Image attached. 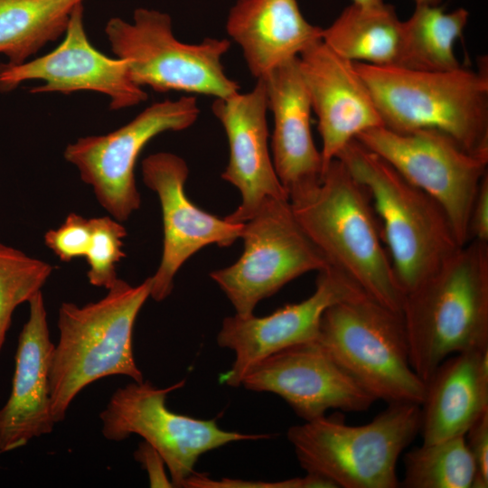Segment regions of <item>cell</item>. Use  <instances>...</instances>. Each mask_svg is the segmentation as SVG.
Returning <instances> with one entry per match:
<instances>
[{"label": "cell", "mask_w": 488, "mask_h": 488, "mask_svg": "<svg viewBox=\"0 0 488 488\" xmlns=\"http://www.w3.org/2000/svg\"><path fill=\"white\" fill-rule=\"evenodd\" d=\"M183 385L181 380L160 389L149 381H134L117 389L99 415L107 439L122 441L136 434L153 446L163 457L174 487H183L202 454L232 442L271 437L227 431L214 418L200 419L168 409V393Z\"/></svg>", "instance_id": "obj_10"}, {"label": "cell", "mask_w": 488, "mask_h": 488, "mask_svg": "<svg viewBox=\"0 0 488 488\" xmlns=\"http://www.w3.org/2000/svg\"><path fill=\"white\" fill-rule=\"evenodd\" d=\"M52 266L0 243V353L15 308L46 283Z\"/></svg>", "instance_id": "obj_27"}, {"label": "cell", "mask_w": 488, "mask_h": 488, "mask_svg": "<svg viewBox=\"0 0 488 488\" xmlns=\"http://www.w3.org/2000/svg\"><path fill=\"white\" fill-rule=\"evenodd\" d=\"M240 238V258L210 274L240 316L253 314L262 299L293 279L329 265L298 224L288 199L265 200L244 222Z\"/></svg>", "instance_id": "obj_9"}, {"label": "cell", "mask_w": 488, "mask_h": 488, "mask_svg": "<svg viewBox=\"0 0 488 488\" xmlns=\"http://www.w3.org/2000/svg\"><path fill=\"white\" fill-rule=\"evenodd\" d=\"M316 341L376 401H423L401 314L361 294L324 311Z\"/></svg>", "instance_id": "obj_7"}, {"label": "cell", "mask_w": 488, "mask_h": 488, "mask_svg": "<svg viewBox=\"0 0 488 488\" xmlns=\"http://www.w3.org/2000/svg\"><path fill=\"white\" fill-rule=\"evenodd\" d=\"M469 12L457 8L445 12L439 5H418L411 16L402 21V52L398 67L425 71L459 68L454 46L463 36Z\"/></svg>", "instance_id": "obj_25"}, {"label": "cell", "mask_w": 488, "mask_h": 488, "mask_svg": "<svg viewBox=\"0 0 488 488\" xmlns=\"http://www.w3.org/2000/svg\"><path fill=\"white\" fill-rule=\"evenodd\" d=\"M111 51L126 61L132 80L155 91H183L226 98L239 91L221 60L228 39L206 38L190 44L175 38L172 18L157 10L138 8L133 22L111 18L105 27Z\"/></svg>", "instance_id": "obj_8"}, {"label": "cell", "mask_w": 488, "mask_h": 488, "mask_svg": "<svg viewBox=\"0 0 488 488\" xmlns=\"http://www.w3.org/2000/svg\"><path fill=\"white\" fill-rule=\"evenodd\" d=\"M240 386L279 396L305 421L329 409L364 412L376 401L317 341L262 359L247 371Z\"/></svg>", "instance_id": "obj_15"}, {"label": "cell", "mask_w": 488, "mask_h": 488, "mask_svg": "<svg viewBox=\"0 0 488 488\" xmlns=\"http://www.w3.org/2000/svg\"><path fill=\"white\" fill-rule=\"evenodd\" d=\"M488 242V174L482 180L474 199L468 225V242Z\"/></svg>", "instance_id": "obj_32"}, {"label": "cell", "mask_w": 488, "mask_h": 488, "mask_svg": "<svg viewBox=\"0 0 488 488\" xmlns=\"http://www.w3.org/2000/svg\"><path fill=\"white\" fill-rule=\"evenodd\" d=\"M151 277L133 286L117 278L97 302L61 305L59 339L50 371V393L56 423L64 419L75 397L88 385L108 376L142 382L133 352L136 319L150 297Z\"/></svg>", "instance_id": "obj_4"}, {"label": "cell", "mask_w": 488, "mask_h": 488, "mask_svg": "<svg viewBox=\"0 0 488 488\" xmlns=\"http://www.w3.org/2000/svg\"><path fill=\"white\" fill-rule=\"evenodd\" d=\"M83 3L73 10L62 42L52 52L21 64H0V91L14 89L29 80L43 84L32 93L95 91L107 95L118 110L146 100L147 94L131 79L126 61L99 52L89 41Z\"/></svg>", "instance_id": "obj_14"}, {"label": "cell", "mask_w": 488, "mask_h": 488, "mask_svg": "<svg viewBox=\"0 0 488 488\" xmlns=\"http://www.w3.org/2000/svg\"><path fill=\"white\" fill-rule=\"evenodd\" d=\"M402 318L425 383L449 356L488 346V242L470 240L407 292Z\"/></svg>", "instance_id": "obj_2"}, {"label": "cell", "mask_w": 488, "mask_h": 488, "mask_svg": "<svg viewBox=\"0 0 488 488\" xmlns=\"http://www.w3.org/2000/svg\"><path fill=\"white\" fill-rule=\"evenodd\" d=\"M212 113L229 144V162L221 174L241 194V202L225 219L244 223L268 198L288 199L276 173L268 148L267 99L258 79L252 90L215 99Z\"/></svg>", "instance_id": "obj_17"}, {"label": "cell", "mask_w": 488, "mask_h": 488, "mask_svg": "<svg viewBox=\"0 0 488 488\" xmlns=\"http://www.w3.org/2000/svg\"><path fill=\"white\" fill-rule=\"evenodd\" d=\"M260 80L266 89L268 109L274 116L273 164L289 195L319 182L323 173L321 153L314 145L311 130L312 107L298 56L275 67Z\"/></svg>", "instance_id": "obj_20"}, {"label": "cell", "mask_w": 488, "mask_h": 488, "mask_svg": "<svg viewBox=\"0 0 488 488\" xmlns=\"http://www.w3.org/2000/svg\"><path fill=\"white\" fill-rule=\"evenodd\" d=\"M419 428V405L403 402L388 404L363 425L324 415L292 426L286 436L301 467L335 488H397L399 459Z\"/></svg>", "instance_id": "obj_6"}, {"label": "cell", "mask_w": 488, "mask_h": 488, "mask_svg": "<svg viewBox=\"0 0 488 488\" xmlns=\"http://www.w3.org/2000/svg\"><path fill=\"white\" fill-rule=\"evenodd\" d=\"M298 61L318 119L324 172L359 134L383 125L353 62L337 55L322 39L303 51Z\"/></svg>", "instance_id": "obj_18"}, {"label": "cell", "mask_w": 488, "mask_h": 488, "mask_svg": "<svg viewBox=\"0 0 488 488\" xmlns=\"http://www.w3.org/2000/svg\"><path fill=\"white\" fill-rule=\"evenodd\" d=\"M298 224L330 266L368 296L402 314L405 293L384 248L370 193L338 158L319 182L288 195Z\"/></svg>", "instance_id": "obj_1"}, {"label": "cell", "mask_w": 488, "mask_h": 488, "mask_svg": "<svg viewBox=\"0 0 488 488\" xmlns=\"http://www.w3.org/2000/svg\"><path fill=\"white\" fill-rule=\"evenodd\" d=\"M365 294L349 277L328 265L318 271L314 293L306 299L286 305L257 317L235 314L224 318L217 343L235 354L220 382L239 387L247 371L262 359L283 349L317 340L324 311L345 299Z\"/></svg>", "instance_id": "obj_13"}, {"label": "cell", "mask_w": 488, "mask_h": 488, "mask_svg": "<svg viewBox=\"0 0 488 488\" xmlns=\"http://www.w3.org/2000/svg\"><path fill=\"white\" fill-rule=\"evenodd\" d=\"M84 0H0V53L21 64L65 33Z\"/></svg>", "instance_id": "obj_24"}, {"label": "cell", "mask_w": 488, "mask_h": 488, "mask_svg": "<svg viewBox=\"0 0 488 488\" xmlns=\"http://www.w3.org/2000/svg\"><path fill=\"white\" fill-rule=\"evenodd\" d=\"M199 114L193 97L156 102L111 133L80 137L68 145L64 157L92 187L99 204L122 222L140 207L135 166L145 145L161 133L188 128Z\"/></svg>", "instance_id": "obj_12"}, {"label": "cell", "mask_w": 488, "mask_h": 488, "mask_svg": "<svg viewBox=\"0 0 488 488\" xmlns=\"http://www.w3.org/2000/svg\"><path fill=\"white\" fill-rule=\"evenodd\" d=\"M352 4L363 6H376L382 5L384 0H352Z\"/></svg>", "instance_id": "obj_34"}, {"label": "cell", "mask_w": 488, "mask_h": 488, "mask_svg": "<svg viewBox=\"0 0 488 488\" xmlns=\"http://www.w3.org/2000/svg\"><path fill=\"white\" fill-rule=\"evenodd\" d=\"M188 174L186 162L172 153L153 154L142 162L144 183L156 192L163 218L162 258L151 277L150 297L156 302L172 293L174 276L191 256L208 245L230 246L243 230L244 223L220 219L188 199L184 191Z\"/></svg>", "instance_id": "obj_16"}, {"label": "cell", "mask_w": 488, "mask_h": 488, "mask_svg": "<svg viewBox=\"0 0 488 488\" xmlns=\"http://www.w3.org/2000/svg\"><path fill=\"white\" fill-rule=\"evenodd\" d=\"M356 139L435 199L447 215L458 244L468 242L470 211L488 174V156L469 153L434 130L396 132L380 126Z\"/></svg>", "instance_id": "obj_11"}, {"label": "cell", "mask_w": 488, "mask_h": 488, "mask_svg": "<svg viewBox=\"0 0 488 488\" xmlns=\"http://www.w3.org/2000/svg\"><path fill=\"white\" fill-rule=\"evenodd\" d=\"M467 448L474 464L473 488L488 487V411L483 414L465 435Z\"/></svg>", "instance_id": "obj_31"}, {"label": "cell", "mask_w": 488, "mask_h": 488, "mask_svg": "<svg viewBox=\"0 0 488 488\" xmlns=\"http://www.w3.org/2000/svg\"><path fill=\"white\" fill-rule=\"evenodd\" d=\"M405 488H473L475 469L465 436L424 444L403 453Z\"/></svg>", "instance_id": "obj_26"}, {"label": "cell", "mask_w": 488, "mask_h": 488, "mask_svg": "<svg viewBox=\"0 0 488 488\" xmlns=\"http://www.w3.org/2000/svg\"><path fill=\"white\" fill-rule=\"evenodd\" d=\"M336 158L370 193L383 242L405 294L461 247L439 203L356 138Z\"/></svg>", "instance_id": "obj_5"}, {"label": "cell", "mask_w": 488, "mask_h": 488, "mask_svg": "<svg viewBox=\"0 0 488 488\" xmlns=\"http://www.w3.org/2000/svg\"><path fill=\"white\" fill-rule=\"evenodd\" d=\"M185 488H334L327 479L306 473L304 477H295L276 482L248 481L222 478L214 480L207 474L193 473L184 483Z\"/></svg>", "instance_id": "obj_30"}, {"label": "cell", "mask_w": 488, "mask_h": 488, "mask_svg": "<svg viewBox=\"0 0 488 488\" xmlns=\"http://www.w3.org/2000/svg\"><path fill=\"white\" fill-rule=\"evenodd\" d=\"M383 127L434 130L469 153L488 156V71L460 66L425 71L353 62Z\"/></svg>", "instance_id": "obj_3"}, {"label": "cell", "mask_w": 488, "mask_h": 488, "mask_svg": "<svg viewBox=\"0 0 488 488\" xmlns=\"http://www.w3.org/2000/svg\"><path fill=\"white\" fill-rule=\"evenodd\" d=\"M322 41L352 62L398 67L402 52V21L389 4L363 6L352 3L323 29Z\"/></svg>", "instance_id": "obj_23"}, {"label": "cell", "mask_w": 488, "mask_h": 488, "mask_svg": "<svg viewBox=\"0 0 488 488\" xmlns=\"http://www.w3.org/2000/svg\"><path fill=\"white\" fill-rule=\"evenodd\" d=\"M91 219L77 213L67 215L63 223L44 234L45 245L64 262L85 257L91 240Z\"/></svg>", "instance_id": "obj_29"}, {"label": "cell", "mask_w": 488, "mask_h": 488, "mask_svg": "<svg viewBox=\"0 0 488 488\" xmlns=\"http://www.w3.org/2000/svg\"><path fill=\"white\" fill-rule=\"evenodd\" d=\"M419 407L422 443L465 436L488 411V346L444 360L426 382Z\"/></svg>", "instance_id": "obj_21"}, {"label": "cell", "mask_w": 488, "mask_h": 488, "mask_svg": "<svg viewBox=\"0 0 488 488\" xmlns=\"http://www.w3.org/2000/svg\"><path fill=\"white\" fill-rule=\"evenodd\" d=\"M29 318L18 337L12 389L0 409V452L49 434L56 424L50 393L54 344L42 291L29 301Z\"/></svg>", "instance_id": "obj_19"}, {"label": "cell", "mask_w": 488, "mask_h": 488, "mask_svg": "<svg viewBox=\"0 0 488 488\" xmlns=\"http://www.w3.org/2000/svg\"><path fill=\"white\" fill-rule=\"evenodd\" d=\"M92 235L85 256L89 265V282L108 289L118 278L116 266L125 256L122 247L126 228L110 216L91 219Z\"/></svg>", "instance_id": "obj_28"}, {"label": "cell", "mask_w": 488, "mask_h": 488, "mask_svg": "<svg viewBox=\"0 0 488 488\" xmlns=\"http://www.w3.org/2000/svg\"><path fill=\"white\" fill-rule=\"evenodd\" d=\"M415 5H439L442 0H413Z\"/></svg>", "instance_id": "obj_35"}, {"label": "cell", "mask_w": 488, "mask_h": 488, "mask_svg": "<svg viewBox=\"0 0 488 488\" xmlns=\"http://www.w3.org/2000/svg\"><path fill=\"white\" fill-rule=\"evenodd\" d=\"M135 457L146 471L151 487H174L171 478L166 475V465L163 457L148 443H140Z\"/></svg>", "instance_id": "obj_33"}, {"label": "cell", "mask_w": 488, "mask_h": 488, "mask_svg": "<svg viewBox=\"0 0 488 488\" xmlns=\"http://www.w3.org/2000/svg\"><path fill=\"white\" fill-rule=\"evenodd\" d=\"M226 29L257 80L321 40L323 31L305 18L297 0H238Z\"/></svg>", "instance_id": "obj_22"}]
</instances>
